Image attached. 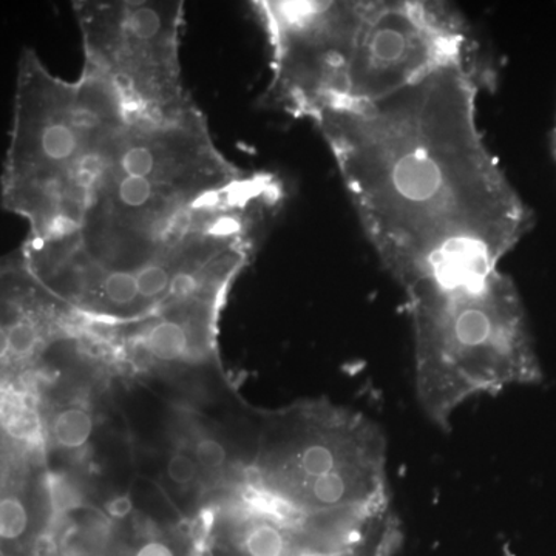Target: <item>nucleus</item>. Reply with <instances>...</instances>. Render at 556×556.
I'll use <instances>...</instances> for the list:
<instances>
[{
  "label": "nucleus",
  "instance_id": "11",
  "mask_svg": "<svg viewBox=\"0 0 556 556\" xmlns=\"http://www.w3.org/2000/svg\"><path fill=\"white\" fill-rule=\"evenodd\" d=\"M105 510L112 518L124 519L129 517L131 510H134V503H131L129 495L115 496L105 504Z\"/></svg>",
  "mask_w": 556,
  "mask_h": 556
},
{
  "label": "nucleus",
  "instance_id": "12",
  "mask_svg": "<svg viewBox=\"0 0 556 556\" xmlns=\"http://www.w3.org/2000/svg\"><path fill=\"white\" fill-rule=\"evenodd\" d=\"M135 556H175V552L163 541H149L138 548Z\"/></svg>",
  "mask_w": 556,
  "mask_h": 556
},
{
  "label": "nucleus",
  "instance_id": "2",
  "mask_svg": "<svg viewBox=\"0 0 556 556\" xmlns=\"http://www.w3.org/2000/svg\"><path fill=\"white\" fill-rule=\"evenodd\" d=\"M478 70L445 67L313 121L369 243L404 291L495 270L521 225L478 130Z\"/></svg>",
  "mask_w": 556,
  "mask_h": 556
},
{
  "label": "nucleus",
  "instance_id": "3",
  "mask_svg": "<svg viewBox=\"0 0 556 556\" xmlns=\"http://www.w3.org/2000/svg\"><path fill=\"white\" fill-rule=\"evenodd\" d=\"M300 62L320 113L383 100L445 67L478 70L466 17L431 0L317 2Z\"/></svg>",
  "mask_w": 556,
  "mask_h": 556
},
{
  "label": "nucleus",
  "instance_id": "7",
  "mask_svg": "<svg viewBox=\"0 0 556 556\" xmlns=\"http://www.w3.org/2000/svg\"><path fill=\"white\" fill-rule=\"evenodd\" d=\"M142 345L149 356L164 362L179 361L189 351L188 328L175 318H160L146 331Z\"/></svg>",
  "mask_w": 556,
  "mask_h": 556
},
{
  "label": "nucleus",
  "instance_id": "6",
  "mask_svg": "<svg viewBox=\"0 0 556 556\" xmlns=\"http://www.w3.org/2000/svg\"><path fill=\"white\" fill-rule=\"evenodd\" d=\"M31 280L33 274L24 257H22L21 265L13 262H0V413L21 407L13 402V394H11L9 382L5 379L9 372L14 368H20L30 386L33 383L28 378H38L24 368V364L14 356L13 348H11V328L24 306L25 300L30 295Z\"/></svg>",
  "mask_w": 556,
  "mask_h": 556
},
{
  "label": "nucleus",
  "instance_id": "10",
  "mask_svg": "<svg viewBox=\"0 0 556 556\" xmlns=\"http://www.w3.org/2000/svg\"><path fill=\"white\" fill-rule=\"evenodd\" d=\"M167 475H169L175 484H190L195 479V464L186 455L172 456L169 464H167Z\"/></svg>",
  "mask_w": 556,
  "mask_h": 556
},
{
  "label": "nucleus",
  "instance_id": "4",
  "mask_svg": "<svg viewBox=\"0 0 556 556\" xmlns=\"http://www.w3.org/2000/svg\"><path fill=\"white\" fill-rule=\"evenodd\" d=\"M424 415L448 431L470 399L543 379L517 292L497 270L405 289Z\"/></svg>",
  "mask_w": 556,
  "mask_h": 556
},
{
  "label": "nucleus",
  "instance_id": "9",
  "mask_svg": "<svg viewBox=\"0 0 556 556\" xmlns=\"http://www.w3.org/2000/svg\"><path fill=\"white\" fill-rule=\"evenodd\" d=\"M226 448L214 439H204L197 445V459L200 460L201 466L207 468H219L225 466Z\"/></svg>",
  "mask_w": 556,
  "mask_h": 556
},
{
  "label": "nucleus",
  "instance_id": "1",
  "mask_svg": "<svg viewBox=\"0 0 556 556\" xmlns=\"http://www.w3.org/2000/svg\"><path fill=\"white\" fill-rule=\"evenodd\" d=\"M285 197L276 175L225 159L190 100L144 108L89 68L17 90L2 200L30 226L22 257L36 278L236 273Z\"/></svg>",
  "mask_w": 556,
  "mask_h": 556
},
{
  "label": "nucleus",
  "instance_id": "5",
  "mask_svg": "<svg viewBox=\"0 0 556 556\" xmlns=\"http://www.w3.org/2000/svg\"><path fill=\"white\" fill-rule=\"evenodd\" d=\"M75 11L84 68L146 108L190 100L179 73L181 2H78Z\"/></svg>",
  "mask_w": 556,
  "mask_h": 556
},
{
  "label": "nucleus",
  "instance_id": "8",
  "mask_svg": "<svg viewBox=\"0 0 556 556\" xmlns=\"http://www.w3.org/2000/svg\"><path fill=\"white\" fill-rule=\"evenodd\" d=\"M91 433L93 420L89 413L80 408L62 409L51 422V434L61 447H84L89 442Z\"/></svg>",
  "mask_w": 556,
  "mask_h": 556
}]
</instances>
